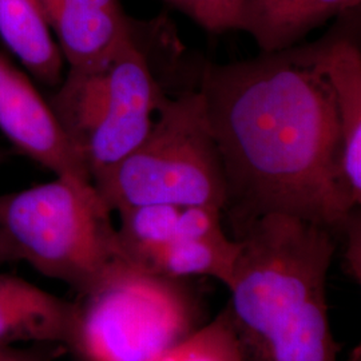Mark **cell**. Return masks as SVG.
<instances>
[{"instance_id": "cell-19", "label": "cell", "mask_w": 361, "mask_h": 361, "mask_svg": "<svg viewBox=\"0 0 361 361\" xmlns=\"http://www.w3.org/2000/svg\"><path fill=\"white\" fill-rule=\"evenodd\" d=\"M20 261V255L11 238L0 229V264Z\"/></svg>"}, {"instance_id": "cell-7", "label": "cell", "mask_w": 361, "mask_h": 361, "mask_svg": "<svg viewBox=\"0 0 361 361\" xmlns=\"http://www.w3.org/2000/svg\"><path fill=\"white\" fill-rule=\"evenodd\" d=\"M0 131L23 154L56 177L92 183L80 154L50 104L31 80L0 54Z\"/></svg>"}, {"instance_id": "cell-9", "label": "cell", "mask_w": 361, "mask_h": 361, "mask_svg": "<svg viewBox=\"0 0 361 361\" xmlns=\"http://www.w3.org/2000/svg\"><path fill=\"white\" fill-rule=\"evenodd\" d=\"M359 10V8H357ZM355 13L338 16L328 31L324 68L335 92L341 131V177L352 207L361 204V51Z\"/></svg>"}, {"instance_id": "cell-12", "label": "cell", "mask_w": 361, "mask_h": 361, "mask_svg": "<svg viewBox=\"0 0 361 361\" xmlns=\"http://www.w3.org/2000/svg\"><path fill=\"white\" fill-rule=\"evenodd\" d=\"M0 39L39 82H61L63 56L40 0H0Z\"/></svg>"}, {"instance_id": "cell-18", "label": "cell", "mask_w": 361, "mask_h": 361, "mask_svg": "<svg viewBox=\"0 0 361 361\" xmlns=\"http://www.w3.org/2000/svg\"><path fill=\"white\" fill-rule=\"evenodd\" d=\"M0 361H47L37 353L23 349L13 348V345H0Z\"/></svg>"}, {"instance_id": "cell-20", "label": "cell", "mask_w": 361, "mask_h": 361, "mask_svg": "<svg viewBox=\"0 0 361 361\" xmlns=\"http://www.w3.org/2000/svg\"><path fill=\"white\" fill-rule=\"evenodd\" d=\"M10 150H7V149H4V147H0V168L10 159Z\"/></svg>"}, {"instance_id": "cell-1", "label": "cell", "mask_w": 361, "mask_h": 361, "mask_svg": "<svg viewBox=\"0 0 361 361\" xmlns=\"http://www.w3.org/2000/svg\"><path fill=\"white\" fill-rule=\"evenodd\" d=\"M329 35L229 65L201 77L224 166L222 217L232 238L267 214L329 229L337 240L352 207L341 177V131L324 68Z\"/></svg>"}, {"instance_id": "cell-5", "label": "cell", "mask_w": 361, "mask_h": 361, "mask_svg": "<svg viewBox=\"0 0 361 361\" xmlns=\"http://www.w3.org/2000/svg\"><path fill=\"white\" fill-rule=\"evenodd\" d=\"M68 348L80 361H155L201 328L202 297L189 279L121 261L92 292L79 296Z\"/></svg>"}, {"instance_id": "cell-2", "label": "cell", "mask_w": 361, "mask_h": 361, "mask_svg": "<svg viewBox=\"0 0 361 361\" xmlns=\"http://www.w3.org/2000/svg\"><path fill=\"white\" fill-rule=\"evenodd\" d=\"M228 308L241 361H338L326 280L338 240L329 229L267 214L237 238Z\"/></svg>"}, {"instance_id": "cell-3", "label": "cell", "mask_w": 361, "mask_h": 361, "mask_svg": "<svg viewBox=\"0 0 361 361\" xmlns=\"http://www.w3.org/2000/svg\"><path fill=\"white\" fill-rule=\"evenodd\" d=\"M111 210L92 183L56 180L0 195V229L43 276L92 292L123 261Z\"/></svg>"}, {"instance_id": "cell-11", "label": "cell", "mask_w": 361, "mask_h": 361, "mask_svg": "<svg viewBox=\"0 0 361 361\" xmlns=\"http://www.w3.org/2000/svg\"><path fill=\"white\" fill-rule=\"evenodd\" d=\"M360 3L361 0H241L235 30L247 32L261 52L283 51L300 44L328 20L357 10Z\"/></svg>"}, {"instance_id": "cell-8", "label": "cell", "mask_w": 361, "mask_h": 361, "mask_svg": "<svg viewBox=\"0 0 361 361\" xmlns=\"http://www.w3.org/2000/svg\"><path fill=\"white\" fill-rule=\"evenodd\" d=\"M62 56L70 67L98 65L126 42L146 35L153 23H138L121 0H40Z\"/></svg>"}, {"instance_id": "cell-15", "label": "cell", "mask_w": 361, "mask_h": 361, "mask_svg": "<svg viewBox=\"0 0 361 361\" xmlns=\"http://www.w3.org/2000/svg\"><path fill=\"white\" fill-rule=\"evenodd\" d=\"M155 361H241L228 305L210 323Z\"/></svg>"}, {"instance_id": "cell-14", "label": "cell", "mask_w": 361, "mask_h": 361, "mask_svg": "<svg viewBox=\"0 0 361 361\" xmlns=\"http://www.w3.org/2000/svg\"><path fill=\"white\" fill-rule=\"evenodd\" d=\"M180 205L155 204L118 212V241L125 259L137 265L146 253L176 238Z\"/></svg>"}, {"instance_id": "cell-10", "label": "cell", "mask_w": 361, "mask_h": 361, "mask_svg": "<svg viewBox=\"0 0 361 361\" xmlns=\"http://www.w3.org/2000/svg\"><path fill=\"white\" fill-rule=\"evenodd\" d=\"M77 324V302L0 273V345L15 343L71 344Z\"/></svg>"}, {"instance_id": "cell-16", "label": "cell", "mask_w": 361, "mask_h": 361, "mask_svg": "<svg viewBox=\"0 0 361 361\" xmlns=\"http://www.w3.org/2000/svg\"><path fill=\"white\" fill-rule=\"evenodd\" d=\"M210 32L235 30L241 0H165Z\"/></svg>"}, {"instance_id": "cell-6", "label": "cell", "mask_w": 361, "mask_h": 361, "mask_svg": "<svg viewBox=\"0 0 361 361\" xmlns=\"http://www.w3.org/2000/svg\"><path fill=\"white\" fill-rule=\"evenodd\" d=\"M143 37L123 43L107 61L104 116L82 150L91 182L145 141L165 97L149 65Z\"/></svg>"}, {"instance_id": "cell-17", "label": "cell", "mask_w": 361, "mask_h": 361, "mask_svg": "<svg viewBox=\"0 0 361 361\" xmlns=\"http://www.w3.org/2000/svg\"><path fill=\"white\" fill-rule=\"evenodd\" d=\"M344 243V262L345 271L355 281L360 284L361 279V219L360 207L352 210L344 232L340 237ZM338 241V243H340Z\"/></svg>"}, {"instance_id": "cell-13", "label": "cell", "mask_w": 361, "mask_h": 361, "mask_svg": "<svg viewBox=\"0 0 361 361\" xmlns=\"http://www.w3.org/2000/svg\"><path fill=\"white\" fill-rule=\"evenodd\" d=\"M240 249V241L228 234L213 238L173 240L146 253L134 267L173 279L213 277L229 289Z\"/></svg>"}, {"instance_id": "cell-4", "label": "cell", "mask_w": 361, "mask_h": 361, "mask_svg": "<svg viewBox=\"0 0 361 361\" xmlns=\"http://www.w3.org/2000/svg\"><path fill=\"white\" fill-rule=\"evenodd\" d=\"M92 185L116 213L155 204L205 205L222 212L224 166L200 90L165 95L145 141Z\"/></svg>"}]
</instances>
